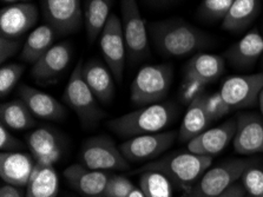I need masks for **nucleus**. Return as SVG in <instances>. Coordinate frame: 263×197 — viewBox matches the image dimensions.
Segmentation results:
<instances>
[{
	"mask_svg": "<svg viewBox=\"0 0 263 197\" xmlns=\"http://www.w3.org/2000/svg\"><path fill=\"white\" fill-rule=\"evenodd\" d=\"M138 184L145 197H173L174 195V184L162 172L143 171Z\"/></svg>",
	"mask_w": 263,
	"mask_h": 197,
	"instance_id": "nucleus-30",
	"label": "nucleus"
},
{
	"mask_svg": "<svg viewBox=\"0 0 263 197\" xmlns=\"http://www.w3.org/2000/svg\"><path fill=\"white\" fill-rule=\"evenodd\" d=\"M112 0H86L84 10L85 29L89 42L93 43L104 30L110 18Z\"/></svg>",
	"mask_w": 263,
	"mask_h": 197,
	"instance_id": "nucleus-29",
	"label": "nucleus"
},
{
	"mask_svg": "<svg viewBox=\"0 0 263 197\" xmlns=\"http://www.w3.org/2000/svg\"><path fill=\"white\" fill-rule=\"evenodd\" d=\"M2 124L15 131L29 130L35 124V117L22 99L3 103L0 106Z\"/></svg>",
	"mask_w": 263,
	"mask_h": 197,
	"instance_id": "nucleus-28",
	"label": "nucleus"
},
{
	"mask_svg": "<svg viewBox=\"0 0 263 197\" xmlns=\"http://www.w3.org/2000/svg\"><path fill=\"white\" fill-rule=\"evenodd\" d=\"M35 167L32 155L21 151H2L0 154V176L11 186L27 187Z\"/></svg>",
	"mask_w": 263,
	"mask_h": 197,
	"instance_id": "nucleus-18",
	"label": "nucleus"
},
{
	"mask_svg": "<svg viewBox=\"0 0 263 197\" xmlns=\"http://www.w3.org/2000/svg\"><path fill=\"white\" fill-rule=\"evenodd\" d=\"M263 89V72L253 75L232 76L222 83L220 95L227 105L233 109H245L258 102Z\"/></svg>",
	"mask_w": 263,
	"mask_h": 197,
	"instance_id": "nucleus-10",
	"label": "nucleus"
},
{
	"mask_svg": "<svg viewBox=\"0 0 263 197\" xmlns=\"http://www.w3.org/2000/svg\"><path fill=\"white\" fill-rule=\"evenodd\" d=\"M234 149L237 154H263V118L256 114H242L236 119Z\"/></svg>",
	"mask_w": 263,
	"mask_h": 197,
	"instance_id": "nucleus-15",
	"label": "nucleus"
},
{
	"mask_svg": "<svg viewBox=\"0 0 263 197\" xmlns=\"http://www.w3.org/2000/svg\"><path fill=\"white\" fill-rule=\"evenodd\" d=\"M83 64L78 63L71 74L63 99L76 112L85 128H93L101 122L105 112L98 105V99L87 86L82 74Z\"/></svg>",
	"mask_w": 263,
	"mask_h": 197,
	"instance_id": "nucleus-5",
	"label": "nucleus"
},
{
	"mask_svg": "<svg viewBox=\"0 0 263 197\" xmlns=\"http://www.w3.org/2000/svg\"><path fill=\"white\" fill-rule=\"evenodd\" d=\"M236 120L229 119L221 126L206 129L188 142V151L193 154L214 157L222 152L234 139Z\"/></svg>",
	"mask_w": 263,
	"mask_h": 197,
	"instance_id": "nucleus-16",
	"label": "nucleus"
},
{
	"mask_svg": "<svg viewBox=\"0 0 263 197\" xmlns=\"http://www.w3.org/2000/svg\"><path fill=\"white\" fill-rule=\"evenodd\" d=\"M127 197H145V195H144V192L142 191L141 188L135 187L133 190H131L130 194L127 195Z\"/></svg>",
	"mask_w": 263,
	"mask_h": 197,
	"instance_id": "nucleus-40",
	"label": "nucleus"
},
{
	"mask_svg": "<svg viewBox=\"0 0 263 197\" xmlns=\"http://www.w3.org/2000/svg\"><path fill=\"white\" fill-rule=\"evenodd\" d=\"M134 188L135 186L129 178L121 175H112L106 184L104 197H127Z\"/></svg>",
	"mask_w": 263,
	"mask_h": 197,
	"instance_id": "nucleus-34",
	"label": "nucleus"
},
{
	"mask_svg": "<svg viewBox=\"0 0 263 197\" xmlns=\"http://www.w3.org/2000/svg\"><path fill=\"white\" fill-rule=\"evenodd\" d=\"M149 31L156 49L168 57H184L209 44L204 32L179 19L153 23Z\"/></svg>",
	"mask_w": 263,
	"mask_h": 197,
	"instance_id": "nucleus-1",
	"label": "nucleus"
},
{
	"mask_svg": "<svg viewBox=\"0 0 263 197\" xmlns=\"http://www.w3.org/2000/svg\"><path fill=\"white\" fill-rule=\"evenodd\" d=\"M175 116L176 106L174 104L157 103L118 116L109 120L107 127L121 137L131 138L139 135L161 132L170 126Z\"/></svg>",
	"mask_w": 263,
	"mask_h": 197,
	"instance_id": "nucleus-2",
	"label": "nucleus"
},
{
	"mask_svg": "<svg viewBox=\"0 0 263 197\" xmlns=\"http://www.w3.org/2000/svg\"><path fill=\"white\" fill-rule=\"evenodd\" d=\"M206 105H208V111L213 122L222 118L230 111V108L223 102L220 92L206 96Z\"/></svg>",
	"mask_w": 263,
	"mask_h": 197,
	"instance_id": "nucleus-35",
	"label": "nucleus"
},
{
	"mask_svg": "<svg viewBox=\"0 0 263 197\" xmlns=\"http://www.w3.org/2000/svg\"><path fill=\"white\" fill-rule=\"evenodd\" d=\"M42 10L46 23L58 34H70L82 26L81 0H42Z\"/></svg>",
	"mask_w": 263,
	"mask_h": 197,
	"instance_id": "nucleus-12",
	"label": "nucleus"
},
{
	"mask_svg": "<svg viewBox=\"0 0 263 197\" xmlns=\"http://www.w3.org/2000/svg\"><path fill=\"white\" fill-rule=\"evenodd\" d=\"M177 138L176 131L155 132L127 138L119 149L127 162H143L157 158L168 150Z\"/></svg>",
	"mask_w": 263,
	"mask_h": 197,
	"instance_id": "nucleus-11",
	"label": "nucleus"
},
{
	"mask_svg": "<svg viewBox=\"0 0 263 197\" xmlns=\"http://www.w3.org/2000/svg\"><path fill=\"white\" fill-rule=\"evenodd\" d=\"M249 167L250 160L233 159L209 168L182 197H218L236 183Z\"/></svg>",
	"mask_w": 263,
	"mask_h": 197,
	"instance_id": "nucleus-6",
	"label": "nucleus"
},
{
	"mask_svg": "<svg viewBox=\"0 0 263 197\" xmlns=\"http://www.w3.org/2000/svg\"><path fill=\"white\" fill-rule=\"evenodd\" d=\"M260 0H235L222 20V29L229 32L246 30L260 12Z\"/></svg>",
	"mask_w": 263,
	"mask_h": 197,
	"instance_id": "nucleus-25",
	"label": "nucleus"
},
{
	"mask_svg": "<svg viewBox=\"0 0 263 197\" xmlns=\"http://www.w3.org/2000/svg\"><path fill=\"white\" fill-rule=\"evenodd\" d=\"M24 45L19 39L7 38L0 35V62L5 63L7 59L17 55Z\"/></svg>",
	"mask_w": 263,
	"mask_h": 197,
	"instance_id": "nucleus-36",
	"label": "nucleus"
},
{
	"mask_svg": "<svg viewBox=\"0 0 263 197\" xmlns=\"http://www.w3.org/2000/svg\"><path fill=\"white\" fill-rule=\"evenodd\" d=\"M38 7L31 3L10 4L0 11V35L17 39L35 25Z\"/></svg>",
	"mask_w": 263,
	"mask_h": 197,
	"instance_id": "nucleus-13",
	"label": "nucleus"
},
{
	"mask_svg": "<svg viewBox=\"0 0 263 197\" xmlns=\"http://www.w3.org/2000/svg\"><path fill=\"white\" fill-rule=\"evenodd\" d=\"M258 104H260V110H261V115H262V118H263V89L261 91L260 96H258Z\"/></svg>",
	"mask_w": 263,
	"mask_h": 197,
	"instance_id": "nucleus-41",
	"label": "nucleus"
},
{
	"mask_svg": "<svg viewBox=\"0 0 263 197\" xmlns=\"http://www.w3.org/2000/svg\"><path fill=\"white\" fill-rule=\"evenodd\" d=\"M246 190L241 183H234L232 187L221 194L218 197H245Z\"/></svg>",
	"mask_w": 263,
	"mask_h": 197,
	"instance_id": "nucleus-39",
	"label": "nucleus"
},
{
	"mask_svg": "<svg viewBox=\"0 0 263 197\" xmlns=\"http://www.w3.org/2000/svg\"><path fill=\"white\" fill-rule=\"evenodd\" d=\"M99 46L115 80L122 82L127 52L122 20L117 14L111 13L104 30L99 35Z\"/></svg>",
	"mask_w": 263,
	"mask_h": 197,
	"instance_id": "nucleus-9",
	"label": "nucleus"
},
{
	"mask_svg": "<svg viewBox=\"0 0 263 197\" xmlns=\"http://www.w3.org/2000/svg\"><path fill=\"white\" fill-rule=\"evenodd\" d=\"M0 197H26L24 196L21 189L11 184H3L0 188Z\"/></svg>",
	"mask_w": 263,
	"mask_h": 197,
	"instance_id": "nucleus-38",
	"label": "nucleus"
},
{
	"mask_svg": "<svg viewBox=\"0 0 263 197\" xmlns=\"http://www.w3.org/2000/svg\"><path fill=\"white\" fill-rule=\"evenodd\" d=\"M24 148V144L15 138L4 124H0V149L3 151H15Z\"/></svg>",
	"mask_w": 263,
	"mask_h": 197,
	"instance_id": "nucleus-37",
	"label": "nucleus"
},
{
	"mask_svg": "<svg viewBox=\"0 0 263 197\" xmlns=\"http://www.w3.org/2000/svg\"><path fill=\"white\" fill-rule=\"evenodd\" d=\"M235 0H202L198 14L208 22L223 20Z\"/></svg>",
	"mask_w": 263,
	"mask_h": 197,
	"instance_id": "nucleus-31",
	"label": "nucleus"
},
{
	"mask_svg": "<svg viewBox=\"0 0 263 197\" xmlns=\"http://www.w3.org/2000/svg\"><path fill=\"white\" fill-rule=\"evenodd\" d=\"M263 55V35L254 29L227 50L226 57L237 69H250Z\"/></svg>",
	"mask_w": 263,
	"mask_h": 197,
	"instance_id": "nucleus-24",
	"label": "nucleus"
},
{
	"mask_svg": "<svg viewBox=\"0 0 263 197\" xmlns=\"http://www.w3.org/2000/svg\"><path fill=\"white\" fill-rule=\"evenodd\" d=\"M213 119L210 117L206 105V96L198 94L191 99L178 131V137L182 142H189L203 131L206 130Z\"/></svg>",
	"mask_w": 263,
	"mask_h": 197,
	"instance_id": "nucleus-23",
	"label": "nucleus"
},
{
	"mask_svg": "<svg viewBox=\"0 0 263 197\" xmlns=\"http://www.w3.org/2000/svg\"><path fill=\"white\" fill-rule=\"evenodd\" d=\"M26 146L35 163L42 166L53 167L62 156L58 136L50 128L42 127L31 131L26 137Z\"/></svg>",
	"mask_w": 263,
	"mask_h": 197,
	"instance_id": "nucleus-20",
	"label": "nucleus"
},
{
	"mask_svg": "<svg viewBox=\"0 0 263 197\" xmlns=\"http://www.w3.org/2000/svg\"><path fill=\"white\" fill-rule=\"evenodd\" d=\"M245 197H246V196H245ZM249 197H252V196H249Z\"/></svg>",
	"mask_w": 263,
	"mask_h": 197,
	"instance_id": "nucleus-43",
	"label": "nucleus"
},
{
	"mask_svg": "<svg viewBox=\"0 0 263 197\" xmlns=\"http://www.w3.org/2000/svg\"><path fill=\"white\" fill-rule=\"evenodd\" d=\"M72 58L69 43L54 44L33 64L31 75L39 82H49L65 71Z\"/></svg>",
	"mask_w": 263,
	"mask_h": 197,
	"instance_id": "nucleus-19",
	"label": "nucleus"
},
{
	"mask_svg": "<svg viewBox=\"0 0 263 197\" xmlns=\"http://www.w3.org/2000/svg\"><path fill=\"white\" fill-rule=\"evenodd\" d=\"M55 32L49 24H44L31 32L24 43L21 57L26 63H35L53 45Z\"/></svg>",
	"mask_w": 263,
	"mask_h": 197,
	"instance_id": "nucleus-27",
	"label": "nucleus"
},
{
	"mask_svg": "<svg viewBox=\"0 0 263 197\" xmlns=\"http://www.w3.org/2000/svg\"><path fill=\"white\" fill-rule=\"evenodd\" d=\"M83 77L93 92L96 98L102 104H110L112 102L115 91V78L110 69L98 59H91L83 65Z\"/></svg>",
	"mask_w": 263,
	"mask_h": 197,
	"instance_id": "nucleus-22",
	"label": "nucleus"
},
{
	"mask_svg": "<svg viewBox=\"0 0 263 197\" xmlns=\"http://www.w3.org/2000/svg\"><path fill=\"white\" fill-rule=\"evenodd\" d=\"M241 184L252 197H263V170L249 167L241 176Z\"/></svg>",
	"mask_w": 263,
	"mask_h": 197,
	"instance_id": "nucleus-33",
	"label": "nucleus"
},
{
	"mask_svg": "<svg viewBox=\"0 0 263 197\" xmlns=\"http://www.w3.org/2000/svg\"><path fill=\"white\" fill-rule=\"evenodd\" d=\"M64 177L79 194L87 197L104 196L110 175L106 171L93 170L84 164H71L64 170Z\"/></svg>",
	"mask_w": 263,
	"mask_h": 197,
	"instance_id": "nucleus-17",
	"label": "nucleus"
},
{
	"mask_svg": "<svg viewBox=\"0 0 263 197\" xmlns=\"http://www.w3.org/2000/svg\"><path fill=\"white\" fill-rule=\"evenodd\" d=\"M19 99L26 104L34 117L45 120H61L66 111L61 102L52 96L26 84L19 86Z\"/></svg>",
	"mask_w": 263,
	"mask_h": 197,
	"instance_id": "nucleus-21",
	"label": "nucleus"
},
{
	"mask_svg": "<svg viewBox=\"0 0 263 197\" xmlns=\"http://www.w3.org/2000/svg\"><path fill=\"white\" fill-rule=\"evenodd\" d=\"M58 190L59 178L54 168L35 163L33 174L27 184L26 197H57Z\"/></svg>",
	"mask_w": 263,
	"mask_h": 197,
	"instance_id": "nucleus-26",
	"label": "nucleus"
},
{
	"mask_svg": "<svg viewBox=\"0 0 263 197\" xmlns=\"http://www.w3.org/2000/svg\"><path fill=\"white\" fill-rule=\"evenodd\" d=\"M226 62L221 56L198 53L189 60L184 70V85L186 89L196 90L221 77L224 72Z\"/></svg>",
	"mask_w": 263,
	"mask_h": 197,
	"instance_id": "nucleus-14",
	"label": "nucleus"
},
{
	"mask_svg": "<svg viewBox=\"0 0 263 197\" xmlns=\"http://www.w3.org/2000/svg\"><path fill=\"white\" fill-rule=\"evenodd\" d=\"M4 3H7V4H17V3H21V2H27V0H3Z\"/></svg>",
	"mask_w": 263,
	"mask_h": 197,
	"instance_id": "nucleus-42",
	"label": "nucleus"
},
{
	"mask_svg": "<svg viewBox=\"0 0 263 197\" xmlns=\"http://www.w3.org/2000/svg\"><path fill=\"white\" fill-rule=\"evenodd\" d=\"M121 12L127 57L134 63L139 62L149 55V39L136 0H121Z\"/></svg>",
	"mask_w": 263,
	"mask_h": 197,
	"instance_id": "nucleus-8",
	"label": "nucleus"
},
{
	"mask_svg": "<svg viewBox=\"0 0 263 197\" xmlns=\"http://www.w3.org/2000/svg\"><path fill=\"white\" fill-rule=\"evenodd\" d=\"M79 156L82 164L93 170H125L129 167L121 149L106 136H96L87 139L82 146Z\"/></svg>",
	"mask_w": 263,
	"mask_h": 197,
	"instance_id": "nucleus-7",
	"label": "nucleus"
},
{
	"mask_svg": "<svg viewBox=\"0 0 263 197\" xmlns=\"http://www.w3.org/2000/svg\"><path fill=\"white\" fill-rule=\"evenodd\" d=\"M173 76V66L169 64L142 67L131 84V102L137 106L161 103L169 94Z\"/></svg>",
	"mask_w": 263,
	"mask_h": 197,
	"instance_id": "nucleus-4",
	"label": "nucleus"
},
{
	"mask_svg": "<svg viewBox=\"0 0 263 197\" xmlns=\"http://www.w3.org/2000/svg\"><path fill=\"white\" fill-rule=\"evenodd\" d=\"M24 71H25V66L17 63L6 64L0 69V95L2 97H5L13 90Z\"/></svg>",
	"mask_w": 263,
	"mask_h": 197,
	"instance_id": "nucleus-32",
	"label": "nucleus"
},
{
	"mask_svg": "<svg viewBox=\"0 0 263 197\" xmlns=\"http://www.w3.org/2000/svg\"><path fill=\"white\" fill-rule=\"evenodd\" d=\"M213 164V157L193 152H179L154 160L139 169L143 171H158L168 177L171 183L183 191L194 186Z\"/></svg>",
	"mask_w": 263,
	"mask_h": 197,
	"instance_id": "nucleus-3",
	"label": "nucleus"
}]
</instances>
